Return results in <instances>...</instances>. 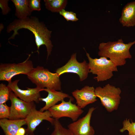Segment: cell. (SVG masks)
<instances>
[{"label":"cell","mask_w":135,"mask_h":135,"mask_svg":"<svg viewBox=\"0 0 135 135\" xmlns=\"http://www.w3.org/2000/svg\"><path fill=\"white\" fill-rule=\"evenodd\" d=\"M22 28L28 30L34 34L37 48L36 52L38 54L40 46L42 45L46 46L47 59L53 46L50 40L52 31L49 30L43 22H40L37 17H28L24 19H16L7 26L6 31L8 33L12 31L14 32L8 40L14 39L16 35H18V30Z\"/></svg>","instance_id":"6da1fadb"},{"label":"cell","mask_w":135,"mask_h":135,"mask_svg":"<svg viewBox=\"0 0 135 135\" xmlns=\"http://www.w3.org/2000/svg\"><path fill=\"white\" fill-rule=\"evenodd\" d=\"M135 44V40L125 43L122 38L115 41L102 42L99 44L98 55L109 58L117 66H122L126 64V59L132 58L129 50Z\"/></svg>","instance_id":"7a4b0ae2"},{"label":"cell","mask_w":135,"mask_h":135,"mask_svg":"<svg viewBox=\"0 0 135 135\" xmlns=\"http://www.w3.org/2000/svg\"><path fill=\"white\" fill-rule=\"evenodd\" d=\"M28 78L36 87L42 89L46 88L61 90L60 76L44 67L38 66L34 68L27 75Z\"/></svg>","instance_id":"3957f363"},{"label":"cell","mask_w":135,"mask_h":135,"mask_svg":"<svg viewBox=\"0 0 135 135\" xmlns=\"http://www.w3.org/2000/svg\"><path fill=\"white\" fill-rule=\"evenodd\" d=\"M88 60L90 72L96 74L94 78L98 82H103L110 79L113 76V72L118 71L117 67L110 59L104 57L99 58H92L86 52Z\"/></svg>","instance_id":"277c9868"},{"label":"cell","mask_w":135,"mask_h":135,"mask_svg":"<svg viewBox=\"0 0 135 135\" xmlns=\"http://www.w3.org/2000/svg\"><path fill=\"white\" fill-rule=\"evenodd\" d=\"M96 95L100 100L102 105L108 112L117 110L120 104L121 93L118 87L109 84L102 87L95 88Z\"/></svg>","instance_id":"5b68a950"},{"label":"cell","mask_w":135,"mask_h":135,"mask_svg":"<svg viewBox=\"0 0 135 135\" xmlns=\"http://www.w3.org/2000/svg\"><path fill=\"white\" fill-rule=\"evenodd\" d=\"M31 54L23 62L18 64L1 63L0 65V80L12 82V78L20 74L27 76L34 69L32 62L29 60Z\"/></svg>","instance_id":"8992f818"},{"label":"cell","mask_w":135,"mask_h":135,"mask_svg":"<svg viewBox=\"0 0 135 135\" xmlns=\"http://www.w3.org/2000/svg\"><path fill=\"white\" fill-rule=\"evenodd\" d=\"M73 100V98H70L68 101L63 100L60 103L49 108L48 110L52 117L57 120L62 117H68L73 122L78 120L84 111L77 105L72 103Z\"/></svg>","instance_id":"52a82bcc"},{"label":"cell","mask_w":135,"mask_h":135,"mask_svg":"<svg viewBox=\"0 0 135 135\" xmlns=\"http://www.w3.org/2000/svg\"><path fill=\"white\" fill-rule=\"evenodd\" d=\"M9 99L11 102L10 113L8 119H25L36 106L34 102H27L19 98L12 91L10 93Z\"/></svg>","instance_id":"ba28073f"},{"label":"cell","mask_w":135,"mask_h":135,"mask_svg":"<svg viewBox=\"0 0 135 135\" xmlns=\"http://www.w3.org/2000/svg\"><path fill=\"white\" fill-rule=\"evenodd\" d=\"M56 72L60 76L65 73H72L77 74L80 81L85 80L90 72L88 64L84 60L81 62H78L76 60V53L71 56L68 62L62 67L58 68Z\"/></svg>","instance_id":"9c48e42d"},{"label":"cell","mask_w":135,"mask_h":135,"mask_svg":"<svg viewBox=\"0 0 135 135\" xmlns=\"http://www.w3.org/2000/svg\"><path fill=\"white\" fill-rule=\"evenodd\" d=\"M96 108H89L84 117L70 124L68 129L72 135H94L95 130L90 124L92 113Z\"/></svg>","instance_id":"30bf717a"},{"label":"cell","mask_w":135,"mask_h":135,"mask_svg":"<svg viewBox=\"0 0 135 135\" xmlns=\"http://www.w3.org/2000/svg\"><path fill=\"white\" fill-rule=\"evenodd\" d=\"M19 80H16L8 83L7 86L10 91L12 92L18 97L25 102H35L36 103H39V99L41 98L40 92L42 91V89L36 87L34 88H26V90H22L18 85Z\"/></svg>","instance_id":"8fae6325"},{"label":"cell","mask_w":135,"mask_h":135,"mask_svg":"<svg viewBox=\"0 0 135 135\" xmlns=\"http://www.w3.org/2000/svg\"><path fill=\"white\" fill-rule=\"evenodd\" d=\"M27 126L26 130L27 135H34L36 128L44 120H46L53 124L54 119L48 110L44 112L38 110L35 108L33 110L25 119Z\"/></svg>","instance_id":"7c38bea8"},{"label":"cell","mask_w":135,"mask_h":135,"mask_svg":"<svg viewBox=\"0 0 135 135\" xmlns=\"http://www.w3.org/2000/svg\"><path fill=\"white\" fill-rule=\"evenodd\" d=\"M95 88L93 86H86L80 90L76 89L72 92L78 106L82 109L93 103L97 100Z\"/></svg>","instance_id":"4fadbf2b"},{"label":"cell","mask_w":135,"mask_h":135,"mask_svg":"<svg viewBox=\"0 0 135 135\" xmlns=\"http://www.w3.org/2000/svg\"><path fill=\"white\" fill-rule=\"evenodd\" d=\"M42 91L47 92L48 95L45 98H41L39 99L40 101L44 102L45 103V106L40 110L42 112L48 110L50 108L56 104L58 102L64 100L65 98H72L68 94L53 89L44 88L42 89Z\"/></svg>","instance_id":"5bb4252c"},{"label":"cell","mask_w":135,"mask_h":135,"mask_svg":"<svg viewBox=\"0 0 135 135\" xmlns=\"http://www.w3.org/2000/svg\"><path fill=\"white\" fill-rule=\"evenodd\" d=\"M119 22L123 26H135V1L128 3L124 6Z\"/></svg>","instance_id":"9a60e30c"},{"label":"cell","mask_w":135,"mask_h":135,"mask_svg":"<svg viewBox=\"0 0 135 135\" xmlns=\"http://www.w3.org/2000/svg\"><path fill=\"white\" fill-rule=\"evenodd\" d=\"M26 124L25 119L11 120L4 119L0 120V126L5 135H16L18 129Z\"/></svg>","instance_id":"2e32d148"},{"label":"cell","mask_w":135,"mask_h":135,"mask_svg":"<svg viewBox=\"0 0 135 135\" xmlns=\"http://www.w3.org/2000/svg\"><path fill=\"white\" fill-rule=\"evenodd\" d=\"M15 8V15L18 19H24L31 14L28 6V0H12Z\"/></svg>","instance_id":"e0dca14e"},{"label":"cell","mask_w":135,"mask_h":135,"mask_svg":"<svg viewBox=\"0 0 135 135\" xmlns=\"http://www.w3.org/2000/svg\"><path fill=\"white\" fill-rule=\"evenodd\" d=\"M45 5L48 10L53 12H59L64 9L67 4L66 0H44Z\"/></svg>","instance_id":"ac0fdd59"},{"label":"cell","mask_w":135,"mask_h":135,"mask_svg":"<svg viewBox=\"0 0 135 135\" xmlns=\"http://www.w3.org/2000/svg\"><path fill=\"white\" fill-rule=\"evenodd\" d=\"M54 129L50 135H72L68 129L64 128L58 120L54 119Z\"/></svg>","instance_id":"d6986e66"},{"label":"cell","mask_w":135,"mask_h":135,"mask_svg":"<svg viewBox=\"0 0 135 135\" xmlns=\"http://www.w3.org/2000/svg\"><path fill=\"white\" fill-rule=\"evenodd\" d=\"M131 122L130 121V119L126 118L122 122L123 126L120 130V131L123 133L125 130L128 132V135H135V122H133L131 120Z\"/></svg>","instance_id":"ffe728a7"},{"label":"cell","mask_w":135,"mask_h":135,"mask_svg":"<svg viewBox=\"0 0 135 135\" xmlns=\"http://www.w3.org/2000/svg\"><path fill=\"white\" fill-rule=\"evenodd\" d=\"M10 90L5 84H0V104L6 103L9 99Z\"/></svg>","instance_id":"44dd1931"},{"label":"cell","mask_w":135,"mask_h":135,"mask_svg":"<svg viewBox=\"0 0 135 135\" xmlns=\"http://www.w3.org/2000/svg\"><path fill=\"white\" fill-rule=\"evenodd\" d=\"M59 14L67 21L76 22L78 20L76 14L72 12L67 11L63 9L59 12Z\"/></svg>","instance_id":"7402d4cb"},{"label":"cell","mask_w":135,"mask_h":135,"mask_svg":"<svg viewBox=\"0 0 135 135\" xmlns=\"http://www.w3.org/2000/svg\"><path fill=\"white\" fill-rule=\"evenodd\" d=\"M10 113V107L8 106L6 103L0 104V119H8Z\"/></svg>","instance_id":"603a6c76"},{"label":"cell","mask_w":135,"mask_h":135,"mask_svg":"<svg viewBox=\"0 0 135 135\" xmlns=\"http://www.w3.org/2000/svg\"><path fill=\"white\" fill-rule=\"evenodd\" d=\"M40 0H28V6L32 12L34 10L39 11L41 10Z\"/></svg>","instance_id":"cb8c5ba5"},{"label":"cell","mask_w":135,"mask_h":135,"mask_svg":"<svg viewBox=\"0 0 135 135\" xmlns=\"http://www.w3.org/2000/svg\"><path fill=\"white\" fill-rule=\"evenodd\" d=\"M8 0H0V7L2 10V14L4 15L8 14L10 10L8 6Z\"/></svg>","instance_id":"d4e9b609"},{"label":"cell","mask_w":135,"mask_h":135,"mask_svg":"<svg viewBox=\"0 0 135 135\" xmlns=\"http://www.w3.org/2000/svg\"><path fill=\"white\" fill-rule=\"evenodd\" d=\"M26 133V130L24 128L21 127L18 130L17 134L25 135Z\"/></svg>","instance_id":"484cf974"},{"label":"cell","mask_w":135,"mask_h":135,"mask_svg":"<svg viewBox=\"0 0 135 135\" xmlns=\"http://www.w3.org/2000/svg\"><path fill=\"white\" fill-rule=\"evenodd\" d=\"M16 135H22V134H16Z\"/></svg>","instance_id":"4316f807"}]
</instances>
